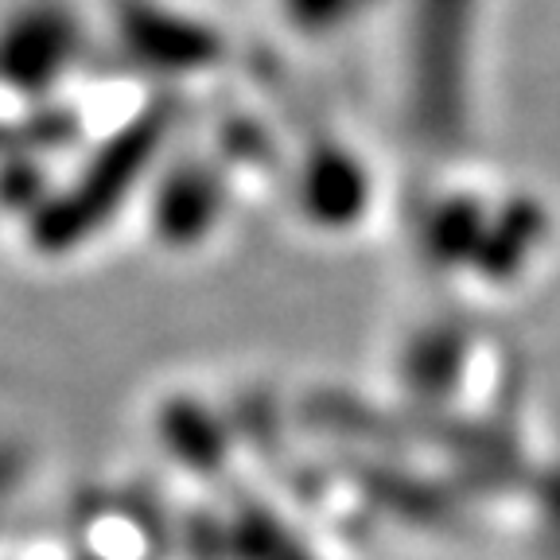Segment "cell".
<instances>
[{
	"label": "cell",
	"instance_id": "6da1fadb",
	"mask_svg": "<svg viewBox=\"0 0 560 560\" xmlns=\"http://www.w3.org/2000/svg\"><path fill=\"white\" fill-rule=\"evenodd\" d=\"M156 125H160L156 117H144L129 132H121L109 149H102L97 164L79 179V191L70 195L67 202H55L44 214V222H39V237L47 245H67L86 234L90 226L105 222V214L121 202L129 184L149 164V152L156 149V137H160Z\"/></svg>",
	"mask_w": 560,
	"mask_h": 560
},
{
	"label": "cell",
	"instance_id": "7a4b0ae2",
	"mask_svg": "<svg viewBox=\"0 0 560 560\" xmlns=\"http://www.w3.org/2000/svg\"><path fill=\"white\" fill-rule=\"evenodd\" d=\"M74 51V24L59 9L24 12L9 32L0 35V74L12 86L39 90L70 67Z\"/></svg>",
	"mask_w": 560,
	"mask_h": 560
}]
</instances>
